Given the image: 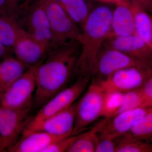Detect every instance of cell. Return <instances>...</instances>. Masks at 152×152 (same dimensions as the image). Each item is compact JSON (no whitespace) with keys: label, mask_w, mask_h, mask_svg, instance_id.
<instances>
[{"label":"cell","mask_w":152,"mask_h":152,"mask_svg":"<svg viewBox=\"0 0 152 152\" xmlns=\"http://www.w3.org/2000/svg\"><path fill=\"white\" fill-rule=\"evenodd\" d=\"M29 112L0 104V152H7L18 140L28 121Z\"/></svg>","instance_id":"9c48e42d"},{"label":"cell","mask_w":152,"mask_h":152,"mask_svg":"<svg viewBox=\"0 0 152 152\" xmlns=\"http://www.w3.org/2000/svg\"><path fill=\"white\" fill-rule=\"evenodd\" d=\"M75 104L69 108L33 124H27L22 135L34 132L58 136H72L75 119Z\"/></svg>","instance_id":"7c38bea8"},{"label":"cell","mask_w":152,"mask_h":152,"mask_svg":"<svg viewBox=\"0 0 152 152\" xmlns=\"http://www.w3.org/2000/svg\"><path fill=\"white\" fill-rule=\"evenodd\" d=\"M134 34L132 4L127 0H123L116 3L115 8L113 11L110 31L109 36L123 37Z\"/></svg>","instance_id":"9a60e30c"},{"label":"cell","mask_w":152,"mask_h":152,"mask_svg":"<svg viewBox=\"0 0 152 152\" xmlns=\"http://www.w3.org/2000/svg\"><path fill=\"white\" fill-rule=\"evenodd\" d=\"M68 137L54 135L44 132H32L23 135L7 152H41L49 145Z\"/></svg>","instance_id":"2e32d148"},{"label":"cell","mask_w":152,"mask_h":152,"mask_svg":"<svg viewBox=\"0 0 152 152\" xmlns=\"http://www.w3.org/2000/svg\"><path fill=\"white\" fill-rule=\"evenodd\" d=\"M40 1L50 23L52 34L51 47L72 42H80L82 32L80 31L77 23L68 15L61 4L55 0H41Z\"/></svg>","instance_id":"3957f363"},{"label":"cell","mask_w":152,"mask_h":152,"mask_svg":"<svg viewBox=\"0 0 152 152\" xmlns=\"http://www.w3.org/2000/svg\"><path fill=\"white\" fill-rule=\"evenodd\" d=\"M140 88L125 93L121 104L113 116L129 110L140 107L142 98Z\"/></svg>","instance_id":"cb8c5ba5"},{"label":"cell","mask_w":152,"mask_h":152,"mask_svg":"<svg viewBox=\"0 0 152 152\" xmlns=\"http://www.w3.org/2000/svg\"><path fill=\"white\" fill-rule=\"evenodd\" d=\"M113 11L100 6L90 12L82 27L80 55L74 73L77 80H92L96 71L98 57L104 42L110 34Z\"/></svg>","instance_id":"7a4b0ae2"},{"label":"cell","mask_w":152,"mask_h":152,"mask_svg":"<svg viewBox=\"0 0 152 152\" xmlns=\"http://www.w3.org/2000/svg\"><path fill=\"white\" fill-rule=\"evenodd\" d=\"M22 11L21 13L17 12L15 16H21L20 20H17L22 28L48 51L52 46L51 32L42 3L40 1Z\"/></svg>","instance_id":"8992f818"},{"label":"cell","mask_w":152,"mask_h":152,"mask_svg":"<svg viewBox=\"0 0 152 152\" xmlns=\"http://www.w3.org/2000/svg\"><path fill=\"white\" fill-rule=\"evenodd\" d=\"M13 48L17 58L30 67L41 62L48 52L25 31Z\"/></svg>","instance_id":"5bb4252c"},{"label":"cell","mask_w":152,"mask_h":152,"mask_svg":"<svg viewBox=\"0 0 152 152\" xmlns=\"http://www.w3.org/2000/svg\"><path fill=\"white\" fill-rule=\"evenodd\" d=\"M99 1H100V0H99Z\"/></svg>","instance_id":"d6a6232c"},{"label":"cell","mask_w":152,"mask_h":152,"mask_svg":"<svg viewBox=\"0 0 152 152\" xmlns=\"http://www.w3.org/2000/svg\"><path fill=\"white\" fill-rule=\"evenodd\" d=\"M151 74V69L130 67L118 70L103 80H98L106 92L126 93L141 88Z\"/></svg>","instance_id":"52a82bcc"},{"label":"cell","mask_w":152,"mask_h":152,"mask_svg":"<svg viewBox=\"0 0 152 152\" xmlns=\"http://www.w3.org/2000/svg\"><path fill=\"white\" fill-rule=\"evenodd\" d=\"M100 139L92 129L77 136L67 152H95Z\"/></svg>","instance_id":"7402d4cb"},{"label":"cell","mask_w":152,"mask_h":152,"mask_svg":"<svg viewBox=\"0 0 152 152\" xmlns=\"http://www.w3.org/2000/svg\"><path fill=\"white\" fill-rule=\"evenodd\" d=\"M18 1V0H7L9 10L12 13H15L18 10L17 3Z\"/></svg>","instance_id":"f546056e"},{"label":"cell","mask_w":152,"mask_h":152,"mask_svg":"<svg viewBox=\"0 0 152 152\" xmlns=\"http://www.w3.org/2000/svg\"><path fill=\"white\" fill-rule=\"evenodd\" d=\"M140 89L142 98L140 107H152V66L151 75Z\"/></svg>","instance_id":"484cf974"},{"label":"cell","mask_w":152,"mask_h":152,"mask_svg":"<svg viewBox=\"0 0 152 152\" xmlns=\"http://www.w3.org/2000/svg\"><path fill=\"white\" fill-rule=\"evenodd\" d=\"M77 135L71 136L53 143L42 150L41 152H67L75 140Z\"/></svg>","instance_id":"d4e9b609"},{"label":"cell","mask_w":152,"mask_h":152,"mask_svg":"<svg viewBox=\"0 0 152 152\" xmlns=\"http://www.w3.org/2000/svg\"><path fill=\"white\" fill-rule=\"evenodd\" d=\"M137 107L105 118L91 129L100 139L115 140L127 133L142 118L148 109Z\"/></svg>","instance_id":"ba28073f"},{"label":"cell","mask_w":152,"mask_h":152,"mask_svg":"<svg viewBox=\"0 0 152 152\" xmlns=\"http://www.w3.org/2000/svg\"><path fill=\"white\" fill-rule=\"evenodd\" d=\"M103 45L119 51L144 66L152 67V48L135 34L123 37L108 36Z\"/></svg>","instance_id":"8fae6325"},{"label":"cell","mask_w":152,"mask_h":152,"mask_svg":"<svg viewBox=\"0 0 152 152\" xmlns=\"http://www.w3.org/2000/svg\"><path fill=\"white\" fill-rule=\"evenodd\" d=\"M115 152H152V144L135 139L120 138Z\"/></svg>","instance_id":"603a6c76"},{"label":"cell","mask_w":152,"mask_h":152,"mask_svg":"<svg viewBox=\"0 0 152 152\" xmlns=\"http://www.w3.org/2000/svg\"><path fill=\"white\" fill-rule=\"evenodd\" d=\"M92 80L88 91L76 104L75 119L72 136L80 134L90 124L104 116L106 92L97 82Z\"/></svg>","instance_id":"277c9868"},{"label":"cell","mask_w":152,"mask_h":152,"mask_svg":"<svg viewBox=\"0 0 152 152\" xmlns=\"http://www.w3.org/2000/svg\"><path fill=\"white\" fill-rule=\"evenodd\" d=\"M9 48L0 43V59L7 56Z\"/></svg>","instance_id":"4dcf8cb0"},{"label":"cell","mask_w":152,"mask_h":152,"mask_svg":"<svg viewBox=\"0 0 152 152\" xmlns=\"http://www.w3.org/2000/svg\"><path fill=\"white\" fill-rule=\"evenodd\" d=\"M31 67L17 58H3L0 62V95Z\"/></svg>","instance_id":"e0dca14e"},{"label":"cell","mask_w":152,"mask_h":152,"mask_svg":"<svg viewBox=\"0 0 152 152\" xmlns=\"http://www.w3.org/2000/svg\"><path fill=\"white\" fill-rule=\"evenodd\" d=\"M121 139H135L151 143L152 140V107Z\"/></svg>","instance_id":"ffe728a7"},{"label":"cell","mask_w":152,"mask_h":152,"mask_svg":"<svg viewBox=\"0 0 152 152\" xmlns=\"http://www.w3.org/2000/svg\"><path fill=\"white\" fill-rule=\"evenodd\" d=\"M132 2L148 12L152 13V0H132Z\"/></svg>","instance_id":"83f0119b"},{"label":"cell","mask_w":152,"mask_h":152,"mask_svg":"<svg viewBox=\"0 0 152 152\" xmlns=\"http://www.w3.org/2000/svg\"><path fill=\"white\" fill-rule=\"evenodd\" d=\"M130 67L151 69L119 51L103 45L98 57L96 75L93 79L104 80L118 70Z\"/></svg>","instance_id":"4fadbf2b"},{"label":"cell","mask_w":152,"mask_h":152,"mask_svg":"<svg viewBox=\"0 0 152 152\" xmlns=\"http://www.w3.org/2000/svg\"><path fill=\"white\" fill-rule=\"evenodd\" d=\"M5 13H11L9 10L7 0H0V15Z\"/></svg>","instance_id":"f1b7e54d"},{"label":"cell","mask_w":152,"mask_h":152,"mask_svg":"<svg viewBox=\"0 0 152 152\" xmlns=\"http://www.w3.org/2000/svg\"><path fill=\"white\" fill-rule=\"evenodd\" d=\"M91 80L88 78L79 79L72 86L62 90L45 104L27 124L39 122L69 108L86 88Z\"/></svg>","instance_id":"30bf717a"},{"label":"cell","mask_w":152,"mask_h":152,"mask_svg":"<svg viewBox=\"0 0 152 152\" xmlns=\"http://www.w3.org/2000/svg\"><path fill=\"white\" fill-rule=\"evenodd\" d=\"M80 49V43L75 42L55 46L49 49L37 66L34 97L36 105H44L65 89L74 73Z\"/></svg>","instance_id":"6da1fadb"},{"label":"cell","mask_w":152,"mask_h":152,"mask_svg":"<svg viewBox=\"0 0 152 152\" xmlns=\"http://www.w3.org/2000/svg\"><path fill=\"white\" fill-rule=\"evenodd\" d=\"M24 31L15 15H0V43L5 46L13 48Z\"/></svg>","instance_id":"ac0fdd59"},{"label":"cell","mask_w":152,"mask_h":152,"mask_svg":"<svg viewBox=\"0 0 152 152\" xmlns=\"http://www.w3.org/2000/svg\"><path fill=\"white\" fill-rule=\"evenodd\" d=\"M37 65L31 67L0 95V104L18 110L30 111L36 88Z\"/></svg>","instance_id":"5b68a950"},{"label":"cell","mask_w":152,"mask_h":152,"mask_svg":"<svg viewBox=\"0 0 152 152\" xmlns=\"http://www.w3.org/2000/svg\"><path fill=\"white\" fill-rule=\"evenodd\" d=\"M60 3L72 20L83 27L90 12L84 0H60Z\"/></svg>","instance_id":"44dd1931"},{"label":"cell","mask_w":152,"mask_h":152,"mask_svg":"<svg viewBox=\"0 0 152 152\" xmlns=\"http://www.w3.org/2000/svg\"><path fill=\"white\" fill-rule=\"evenodd\" d=\"M117 145L115 140L100 139L95 152H115Z\"/></svg>","instance_id":"4316f807"},{"label":"cell","mask_w":152,"mask_h":152,"mask_svg":"<svg viewBox=\"0 0 152 152\" xmlns=\"http://www.w3.org/2000/svg\"><path fill=\"white\" fill-rule=\"evenodd\" d=\"M100 1L106 2L114 3L116 4V3L122 1L123 0H100Z\"/></svg>","instance_id":"1f68e13d"},{"label":"cell","mask_w":152,"mask_h":152,"mask_svg":"<svg viewBox=\"0 0 152 152\" xmlns=\"http://www.w3.org/2000/svg\"><path fill=\"white\" fill-rule=\"evenodd\" d=\"M135 34L152 48V15L132 2Z\"/></svg>","instance_id":"d6986e66"}]
</instances>
